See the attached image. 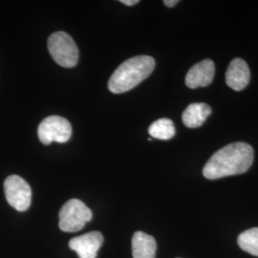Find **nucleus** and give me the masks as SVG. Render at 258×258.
<instances>
[{
    "instance_id": "obj_5",
    "label": "nucleus",
    "mask_w": 258,
    "mask_h": 258,
    "mask_svg": "<svg viewBox=\"0 0 258 258\" xmlns=\"http://www.w3.org/2000/svg\"><path fill=\"white\" fill-rule=\"evenodd\" d=\"M72 126L68 120L59 116H50L42 120L37 128L39 141L48 146L51 143H66L71 138Z\"/></svg>"
},
{
    "instance_id": "obj_12",
    "label": "nucleus",
    "mask_w": 258,
    "mask_h": 258,
    "mask_svg": "<svg viewBox=\"0 0 258 258\" xmlns=\"http://www.w3.org/2000/svg\"><path fill=\"white\" fill-rule=\"evenodd\" d=\"M148 133L152 138L167 141L174 137L175 126L172 120L164 118L151 123L148 128Z\"/></svg>"
},
{
    "instance_id": "obj_15",
    "label": "nucleus",
    "mask_w": 258,
    "mask_h": 258,
    "mask_svg": "<svg viewBox=\"0 0 258 258\" xmlns=\"http://www.w3.org/2000/svg\"><path fill=\"white\" fill-rule=\"evenodd\" d=\"M120 2L126 6H133L138 4L139 0H120Z\"/></svg>"
},
{
    "instance_id": "obj_13",
    "label": "nucleus",
    "mask_w": 258,
    "mask_h": 258,
    "mask_svg": "<svg viewBox=\"0 0 258 258\" xmlns=\"http://www.w3.org/2000/svg\"><path fill=\"white\" fill-rule=\"evenodd\" d=\"M237 243L243 250L258 256V228H252L240 233Z\"/></svg>"
},
{
    "instance_id": "obj_8",
    "label": "nucleus",
    "mask_w": 258,
    "mask_h": 258,
    "mask_svg": "<svg viewBox=\"0 0 258 258\" xmlns=\"http://www.w3.org/2000/svg\"><path fill=\"white\" fill-rule=\"evenodd\" d=\"M214 72L215 66L212 59H204L188 70L185 76V85L190 89L209 86L213 80Z\"/></svg>"
},
{
    "instance_id": "obj_7",
    "label": "nucleus",
    "mask_w": 258,
    "mask_h": 258,
    "mask_svg": "<svg viewBox=\"0 0 258 258\" xmlns=\"http://www.w3.org/2000/svg\"><path fill=\"white\" fill-rule=\"evenodd\" d=\"M102 243V233L100 231H91L72 238L69 241V247L78 253L80 258H96Z\"/></svg>"
},
{
    "instance_id": "obj_4",
    "label": "nucleus",
    "mask_w": 258,
    "mask_h": 258,
    "mask_svg": "<svg viewBox=\"0 0 258 258\" xmlns=\"http://www.w3.org/2000/svg\"><path fill=\"white\" fill-rule=\"evenodd\" d=\"M59 229L66 232L81 231L92 219L90 209L79 199H71L59 211Z\"/></svg>"
},
{
    "instance_id": "obj_2",
    "label": "nucleus",
    "mask_w": 258,
    "mask_h": 258,
    "mask_svg": "<svg viewBox=\"0 0 258 258\" xmlns=\"http://www.w3.org/2000/svg\"><path fill=\"white\" fill-rule=\"evenodd\" d=\"M155 59L149 55L130 57L115 70L108 82V89L114 94L127 92L145 81L153 72Z\"/></svg>"
},
{
    "instance_id": "obj_14",
    "label": "nucleus",
    "mask_w": 258,
    "mask_h": 258,
    "mask_svg": "<svg viewBox=\"0 0 258 258\" xmlns=\"http://www.w3.org/2000/svg\"><path fill=\"white\" fill-rule=\"evenodd\" d=\"M178 3H179L178 0H165L164 1V4L166 5V7H169V8L174 7L176 4H178Z\"/></svg>"
},
{
    "instance_id": "obj_6",
    "label": "nucleus",
    "mask_w": 258,
    "mask_h": 258,
    "mask_svg": "<svg viewBox=\"0 0 258 258\" xmlns=\"http://www.w3.org/2000/svg\"><path fill=\"white\" fill-rule=\"evenodd\" d=\"M4 192L11 207L19 212L27 211L32 201V190L27 182L19 175H11L4 182Z\"/></svg>"
},
{
    "instance_id": "obj_11",
    "label": "nucleus",
    "mask_w": 258,
    "mask_h": 258,
    "mask_svg": "<svg viewBox=\"0 0 258 258\" xmlns=\"http://www.w3.org/2000/svg\"><path fill=\"white\" fill-rule=\"evenodd\" d=\"M212 114L210 105L204 102H194L189 104L182 115L184 125L188 128L200 127Z\"/></svg>"
},
{
    "instance_id": "obj_1",
    "label": "nucleus",
    "mask_w": 258,
    "mask_h": 258,
    "mask_svg": "<svg viewBox=\"0 0 258 258\" xmlns=\"http://www.w3.org/2000/svg\"><path fill=\"white\" fill-rule=\"evenodd\" d=\"M253 148L246 143H232L212 155L203 168V175L209 180L238 175L248 171L253 162Z\"/></svg>"
},
{
    "instance_id": "obj_10",
    "label": "nucleus",
    "mask_w": 258,
    "mask_h": 258,
    "mask_svg": "<svg viewBox=\"0 0 258 258\" xmlns=\"http://www.w3.org/2000/svg\"><path fill=\"white\" fill-rule=\"evenodd\" d=\"M157 243L153 236L137 231L132 237L133 258H156Z\"/></svg>"
},
{
    "instance_id": "obj_3",
    "label": "nucleus",
    "mask_w": 258,
    "mask_h": 258,
    "mask_svg": "<svg viewBox=\"0 0 258 258\" xmlns=\"http://www.w3.org/2000/svg\"><path fill=\"white\" fill-rule=\"evenodd\" d=\"M48 51L55 62L65 68H72L79 61V48L65 32H55L49 37Z\"/></svg>"
},
{
    "instance_id": "obj_9",
    "label": "nucleus",
    "mask_w": 258,
    "mask_h": 258,
    "mask_svg": "<svg viewBox=\"0 0 258 258\" xmlns=\"http://www.w3.org/2000/svg\"><path fill=\"white\" fill-rule=\"evenodd\" d=\"M250 80V72L247 62L242 58L231 60L226 72V83L231 89L241 91L245 89Z\"/></svg>"
}]
</instances>
